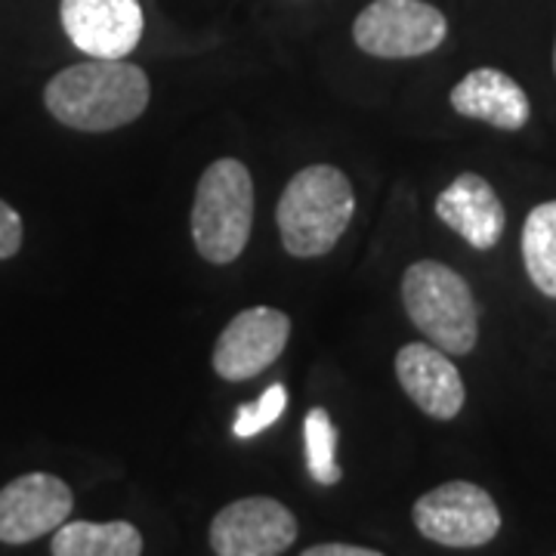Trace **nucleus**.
<instances>
[{
	"label": "nucleus",
	"instance_id": "obj_1",
	"mask_svg": "<svg viewBox=\"0 0 556 556\" xmlns=\"http://www.w3.org/2000/svg\"><path fill=\"white\" fill-rule=\"evenodd\" d=\"M149 78L124 60H90L50 78L43 90L47 112L84 134H105L137 121L149 105Z\"/></svg>",
	"mask_w": 556,
	"mask_h": 556
},
{
	"label": "nucleus",
	"instance_id": "obj_2",
	"mask_svg": "<svg viewBox=\"0 0 556 556\" xmlns=\"http://www.w3.org/2000/svg\"><path fill=\"white\" fill-rule=\"evenodd\" d=\"M356 211L353 186L331 164L303 167L278 201V232L291 257H321L334 251Z\"/></svg>",
	"mask_w": 556,
	"mask_h": 556
},
{
	"label": "nucleus",
	"instance_id": "obj_3",
	"mask_svg": "<svg viewBox=\"0 0 556 556\" xmlns=\"http://www.w3.org/2000/svg\"><path fill=\"white\" fill-rule=\"evenodd\" d=\"M402 303L415 328L442 353L467 356L479 340V306L467 278L439 260H420L402 278Z\"/></svg>",
	"mask_w": 556,
	"mask_h": 556
},
{
	"label": "nucleus",
	"instance_id": "obj_4",
	"mask_svg": "<svg viewBox=\"0 0 556 556\" xmlns=\"http://www.w3.org/2000/svg\"><path fill=\"white\" fill-rule=\"evenodd\" d=\"M254 226V179L236 159L214 161L199 179L192 207V239L207 263L241 257Z\"/></svg>",
	"mask_w": 556,
	"mask_h": 556
},
{
	"label": "nucleus",
	"instance_id": "obj_5",
	"mask_svg": "<svg viewBox=\"0 0 556 556\" xmlns=\"http://www.w3.org/2000/svg\"><path fill=\"white\" fill-rule=\"evenodd\" d=\"M448 22L427 0H375L358 13V50L380 60H415L442 47Z\"/></svg>",
	"mask_w": 556,
	"mask_h": 556
},
{
	"label": "nucleus",
	"instance_id": "obj_6",
	"mask_svg": "<svg viewBox=\"0 0 556 556\" xmlns=\"http://www.w3.org/2000/svg\"><path fill=\"white\" fill-rule=\"evenodd\" d=\"M412 517L420 535L457 551L482 547L501 532V510L495 497L464 479L445 482L417 497Z\"/></svg>",
	"mask_w": 556,
	"mask_h": 556
},
{
	"label": "nucleus",
	"instance_id": "obj_7",
	"mask_svg": "<svg viewBox=\"0 0 556 556\" xmlns=\"http://www.w3.org/2000/svg\"><path fill=\"white\" fill-rule=\"evenodd\" d=\"M298 541V519L276 497H241L211 522L217 556H281Z\"/></svg>",
	"mask_w": 556,
	"mask_h": 556
},
{
	"label": "nucleus",
	"instance_id": "obj_8",
	"mask_svg": "<svg viewBox=\"0 0 556 556\" xmlns=\"http://www.w3.org/2000/svg\"><path fill=\"white\" fill-rule=\"evenodd\" d=\"M75 507L72 489L53 473H25L0 489V541L28 544L56 532Z\"/></svg>",
	"mask_w": 556,
	"mask_h": 556
},
{
	"label": "nucleus",
	"instance_id": "obj_9",
	"mask_svg": "<svg viewBox=\"0 0 556 556\" xmlns=\"http://www.w3.org/2000/svg\"><path fill=\"white\" fill-rule=\"evenodd\" d=\"M291 338V318L273 306H251L232 318L217 346H214V371L223 380H248L266 371Z\"/></svg>",
	"mask_w": 556,
	"mask_h": 556
},
{
	"label": "nucleus",
	"instance_id": "obj_10",
	"mask_svg": "<svg viewBox=\"0 0 556 556\" xmlns=\"http://www.w3.org/2000/svg\"><path fill=\"white\" fill-rule=\"evenodd\" d=\"M60 16L68 40L93 60H124L142 40L139 0H62Z\"/></svg>",
	"mask_w": 556,
	"mask_h": 556
},
{
	"label": "nucleus",
	"instance_id": "obj_11",
	"mask_svg": "<svg viewBox=\"0 0 556 556\" xmlns=\"http://www.w3.org/2000/svg\"><path fill=\"white\" fill-rule=\"evenodd\" d=\"M396 378L405 396L424 415L452 420L464 408V378L457 365L433 343H405L396 353Z\"/></svg>",
	"mask_w": 556,
	"mask_h": 556
},
{
	"label": "nucleus",
	"instance_id": "obj_12",
	"mask_svg": "<svg viewBox=\"0 0 556 556\" xmlns=\"http://www.w3.org/2000/svg\"><path fill=\"white\" fill-rule=\"evenodd\" d=\"M437 217L455 229L473 251H492L507 226L504 204L489 179L479 174H460L437 199Z\"/></svg>",
	"mask_w": 556,
	"mask_h": 556
},
{
	"label": "nucleus",
	"instance_id": "obj_13",
	"mask_svg": "<svg viewBox=\"0 0 556 556\" xmlns=\"http://www.w3.org/2000/svg\"><path fill=\"white\" fill-rule=\"evenodd\" d=\"M452 109L464 118L492 124L497 130H522L532 118V102L507 72L473 68L452 87Z\"/></svg>",
	"mask_w": 556,
	"mask_h": 556
},
{
	"label": "nucleus",
	"instance_id": "obj_14",
	"mask_svg": "<svg viewBox=\"0 0 556 556\" xmlns=\"http://www.w3.org/2000/svg\"><path fill=\"white\" fill-rule=\"evenodd\" d=\"M53 556H142V535L134 522H62L50 544Z\"/></svg>",
	"mask_w": 556,
	"mask_h": 556
},
{
	"label": "nucleus",
	"instance_id": "obj_15",
	"mask_svg": "<svg viewBox=\"0 0 556 556\" xmlns=\"http://www.w3.org/2000/svg\"><path fill=\"white\" fill-rule=\"evenodd\" d=\"M522 266L538 291L556 300V201L538 204L526 217Z\"/></svg>",
	"mask_w": 556,
	"mask_h": 556
},
{
	"label": "nucleus",
	"instance_id": "obj_16",
	"mask_svg": "<svg viewBox=\"0 0 556 556\" xmlns=\"http://www.w3.org/2000/svg\"><path fill=\"white\" fill-rule=\"evenodd\" d=\"M303 439H306V467L309 477L316 479L318 485H334L340 482L338 467V427L325 408H313L303 424Z\"/></svg>",
	"mask_w": 556,
	"mask_h": 556
},
{
	"label": "nucleus",
	"instance_id": "obj_17",
	"mask_svg": "<svg viewBox=\"0 0 556 556\" xmlns=\"http://www.w3.org/2000/svg\"><path fill=\"white\" fill-rule=\"evenodd\" d=\"M288 408V390L285 383H273L257 402L251 405H241L239 415H236V424H232V433L239 439H251L263 433L266 427H273L278 417L285 415Z\"/></svg>",
	"mask_w": 556,
	"mask_h": 556
},
{
	"label": "nucleus",
	"instance_id": "obj_18",
	"mask_svg": "<svg viewBox=\"0 0 556 556\" xmlns=\"http://www.w3.org/2000/svg\"><path fill=\"white\" fill-rule=\"evenodd\" d=\"M22 248V217L0 199V260H10Z\"/></svg>",
	"mask_w": 556,
	"mask_h": 556
},
{
	"label": "nucleus",
	"instance_id": "obj_19",
	"mask_svg": "<svg viewBox=\"0 0 556 556\" xmlns=\"http://www.w3.org/2000/svg\"><path fill=\"white\" fill-rule=\"evenodd\" d=\"M300 556H383L371 547H356V544H316Z\"/></svg>",
	"mask_w": 556,
	"mask_h": 556
},
{
	"label": "nucleus",
	"instance_id": "obj_20",
	"mask_svg": "<svg viewBox=\"0 0 556 556\" xmlns=\"http://www.w3.org/2000/svg\"><path fill=\"white\" fill-rule=\"evenodd\" d=\"M554 72H556V47H554Z\"/></svg>",
	"mask_w": 556,
	"mask_h": 556
}]
</instances>
